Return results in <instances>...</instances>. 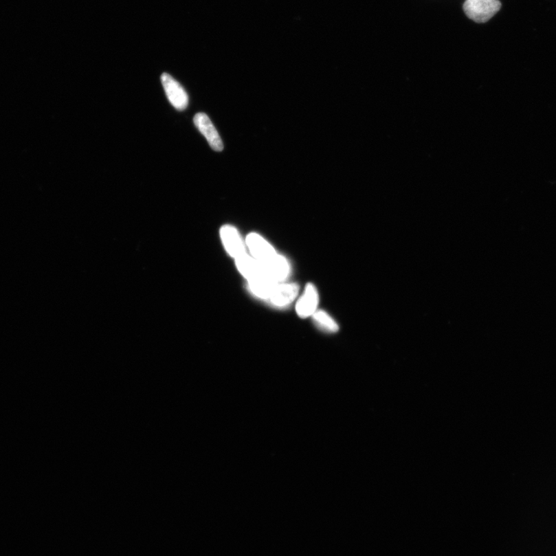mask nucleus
I'll use <instances>...</instances> for the list:
<instances>
[{
  "label": "nucleus",
  "mask_w": 556,
  "mask_h": 556,
  "mask_svg": "<svg viewBox=\"0 0 556 556\" xmlns=\"http://www.w3.org/2000/svg\"><path fill=\"white\" fill-rule=\"evenodd\" d=\"M501 8L498 0H466L464 5L466 15L477 23L490 21Z\"/></svg>",
  "instance_id": "1"
},
{
  "label": "nucleus",
  "mask_w": 556,
  "mask_h": 556,
  "mask_svg": "<svg viewBox=\"0 0 556 556\" xmlns=\"http://www.w3.org/2000/svg\"><path fill=\"white\" fill-rule=\"evenodd\" d=\"M161 80L168 101L173 107L178 111L185 110L189 104V97L184 87L166 73L162 74Z\"/></svg>",
  "instance_id": "2"
},
{
  "label": "nucleus",
  "mask_w": 556,
  "mask_h": 556,
  "mask_svg": "<svg viewBox=\"0 0 556 556\" xmlns=\"http://www.w3.org/2000/svg\"><path fill=\"white\" fill-rule=\"evenodd\" d=\"M223 245L227 254L235 260L247 254L246 243L237 230L231 225H224L221 229Z\"/></svg>",
  "instance_id": "3"
},
{
  "label": "nucleus",
  "mask_w": 556,
  "mask_h": 556,
  "mask_svg": "<svg viewBox=\"0 0 556 556\" xmlns=\"http://www.w3.org/2000/svg\"><path fill=\"white\" fill-rule=\"evenodd\" d=\"M246 245L252 257L261 263H265L278 254L271 243L258 234H249L247 236Z\"/></svg>",
  "instance_id": "4"
},
{
  "label": "nucleus",
  "mask_w": 556,
  "mask_h": 556,
  "mask_svg": "<svg viewBox=\"0 0 556 556\" xmlns=\"http://www.w3.org/2000/svg\"><path fill=\"white\" fill-rule=\"evenodd\" d=\"M193 122L199 132L207 139L210 146L214 151H222L223 149V142L210 118L204 113H198L193 118Z\"/></svg>",
  "instance_id": "5"
},
{
  "label": "nucleus",
  "mask_w": 556,
  "mask_h": 556,
  "mask_svg": "<svg viewBox=\"0 0 556 556\" xmlns=\"http://www.w3.org/2000/svg\"><path fill=\"white\" fill-rule=\"evenodd\" d=\"M262 264L265 276L276 283H284L289 276L290 265L283 256L277 254L276 257Z\"/></svg>",
  "instance_id": "6"
},
{
  "label": "nucleus",
  "mask_w": 556,
  "mask_h": 556,
  "mask_svg": "<svg viewBox=\"0 0 556 556\" xmlns=\"http://www.w3.org/2000/svg\"><path fill=\"white\" fill-rule=\"evenodd\" d=\"M320 296L316 287L312 284L305 287L304 292L296 304L297 314L300 318H306L312 316L317 311Z\"/></svg>",
  "instance_id": "7"
},
{
  "label": "nucleus",
  "mask_w": 556,
  "mask_h": 556,
  "mask_svg": "<svg viewBox=\"0 0 556 556\" xmlns=\"http://www.w3.org/2000/svg\"><path fill=\"white\" fill-rule=\"evenodd\" d=\"M299 289L297 284L280 283L278 285L272 296L268 300L274 307L284 308L295 301Z\"/></svg>",
  "instance_id": "8"
},
{
  "label": "nucleus",
  "mask_w": 556,
  "mask_h": 556,
  "mask_svg": "<svg viewBox=\"0 0 556 556\" xmlns=\"http://www.w3.org/2000/svg\"><path fill=\"white\" fill-rule=\"evenodd\" d=\"M235 260L237 269L247 280L265 274L263 264L254 258L252 255L246 254Z\"/></svg>",
  "instance_id": "9"
},
{
  "label": "nucleus",
  "mask_w": 556,
  "mask_h": 556,
  "mask_svg": "<svg viewBox=\"0 0 556 556\" xmlns=\"http://www.w3.org/2000/svg\"><path fill=\"white\" fill-rule=\"evenodd\" d=\"M247 282L249 289L252 291L253 295L265 300H268L271 298L274 291L276 290L278 285L270 278H268L265 274L264 276L249 280Z\"/></svg>",
  "instance_id": "10"
},
{
  "label": "nucleus",
  "mask_w": 556,
  "mask_h": 556,
  "mask_svg": "<svg viewBox=\"0 0 556 556\" xmlns=\"http://www.w3.org/2000/svg\"><path fill=\"white\" fill-rule=\"evenodd\" d=\"M318 326L328 333H335L338 332L340 328L333 318L324 311H316L312 315Z\"/></svg>",
  "instance_id": "11"
}]
</instances>
